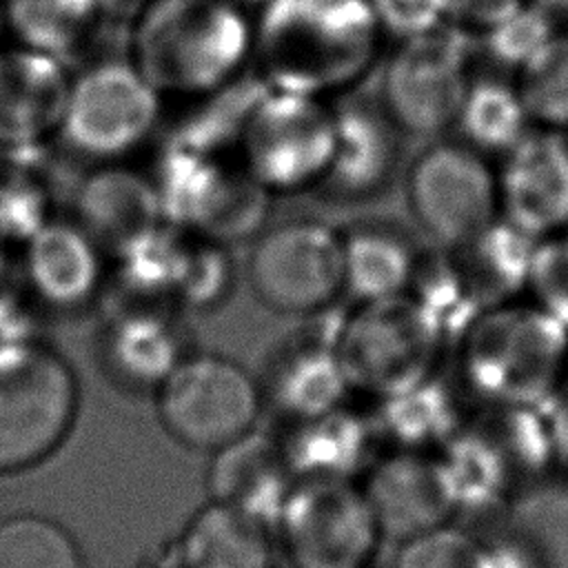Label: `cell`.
<instances>
[{"mask_svg":"<svg viewBox=\"0 0 568 568\" xmlns=\"http://www.w3.org/2000/svg\"><path fill=\"white\" fill-rule=\"evenodd\" d=\"M386 42L371 0H264L251 71L266 89L335 102L379 67Z\"/></svg>","mask_w":568,"mask_h":568,"instance_id":"cell-1","label":"cell"},{"mask_svg":"<svg viewBox=\"0 0 568 568\" xmlns=\"http://www.w3.org/2000/svg\"><path fill=\"white\" fill-rule=\"evenodd\" d=\"M126 55L164 100L200 102L246 78L253 9L242 0H149L129 24Z\"/></svg>","mask_w":568,"mask_h":568,"instance_id":"cell-2","label":"cell"},{"mask_svg":"<svg viewBox=\"0 0 568 568\" xmlns=\"http://www.w3.org/2000/svg\"><path fill=\"white\" fill-rule=\"evenodd\" d=\"M151 175L164 222L184 233L231 246L266 226L273 197L244 171L235 151L164 140Z\"/></svg>","mask_w":568,"mask_h":568,"instance_id":"cell-3","label":"cell"},{"mask_svg":"<svg viewBox=\"0 0 568 568\" xmlns=\"http://www.w3.org/2000/svg\"><path fill=\"white\" fill-rule=\"evenodd\" d=\"M462 337L466 371L504 386L506 406L548 404L568 382V328L526 297L481 311Z\"/></svg>","mask_w":568,"mask_h":568,"instance_id":"cell-4","label":"cell"},{"mask_svg":"<svg viewBox=\"0 0 568 568\" xmlns=\"http://www.w3.org/2000/svg\"><path fill=\"white\" fill-rule=\"evenodd\" d=\"M335 146V102L262 91L248 104L235 138L244 171L271 197L315 193Z\"/></svg>","mask_w":568,"mask_h":568,"instance_id":"cell-5","label":"cell"},{"mask_svg":"<svg viewBox=\"0 0 568 568\" xmlns=\"http://www.w3.org/2000/svg\"><path fill=\"white\" fill-rule=\"evenodd\" d=\"M164 98L129 55H102L71 75L55 140L82 162H126L160 131Z\"/></svg>","mask_w":568,"mask_h":568,"instance_id":"cell-6","label":"cell"},{"mask_svg":"<svg viewBox=\"0 0 568 568\" xmlns=\"http://www.w3.org/2000/svg\"><path fill=\"white\" fill-rule=\"evenodd\" d=\"M470 80L468 33L439 24L393 42L379 62L377 102L406 138L435 140L453 131Z\"/></svg>","mask_w":568,"mask_h":568,"instance_id":"cell-7","label":"cell"},{"mask_svg":"<svg viewBox=\"0 0 568 568\" xmlns=\"http://www.w3.org/2000/svg\"><path fill=\"white\" fill-rule=\"evenodd\" d=\"M244 273L255 300L277 315L328 311L344 295L339 229L311 215L266 224L251 240Z\"/></svg>","mask_w":568,"mask_h":568,"instance_id":"cell-8","label":"cell"},{"mask_svg":"<svg viewBox=\"0 0 568 568\" xmlns=\"http://www.w3.org/2000/svg\"><path fill=\"white\" fill-rule=\"evenodd\" d=\"M78 406L71 366L38 342L0 344V470L31 466L67 435Z\"/></svg>","mask_w":568,"mask_h":568,"instance_id":"cell-9","label":"cell"},{"mask_svg":"<svg viewBox=\"0 0 568 568\" xmlns=\"http://www.w3.org/2000/svg\"><path fill=\"white\" fill-rule=\"evenodd\" d=\"M404 200L437 246H459L499 217L497 164L459 138L430 140L406 166Z\"/></svg>","mask_w":568,"mask_h":568,"instance_id":"cell-10","label":"cell"},{"mask_svg":"<svg viewBox=\"0 0 568 568\" xmlns=\"http://www.w3.org/2000/svg\"><path fill=\"white\" fill-rule=\"evenodd\" d=\"M260 408L255 377L220 353H186L155 388L162 428L195 450L213 453L251 433Z\"/></svg>","mask_w":568,"mask_h":568,"instance_id":"cell-11","label":"cell"},{"mask_svg":"<svg viewBox=\"0 0 568 568\" xmlns=\"http://www.w3.org/2000/svg\"><path fill=\"white\" fill-rule=\"evenodd\" d=\"M444 337L437 320L406 293L355 304L333 344L348 384H373L393 395L428 379Z\"/></svg>","mask_w":568,"mask_h":568,"instance_id":"cell-12","label":"cell"},{"mask_svg":"<svg viewBox=\"0 0 568 568\" xmlns=\"http://www.w3.org/2000/svg\"><path fill=\"white\" fill-rule=\"evenodd\" d=\"M288 568H366L382 528L348 479H297L277 521Z\"/></svg>","mask_w":568,"mask_h":568,"instance_id":"cell-13","label":"cell"},{"mask_svg":"<svg viewBox=\"0 0 568 568\" xmlns=\"http://www.w3.org/2000/svg\"><path fill=\"white\" fill-rule=\"evenodd\" d=\"M404 138L377 98L348 93L335 100V146L315 193L339 204L377 197L397 175Z\"/></svg>","mask_w":568,"mask_h":568,"instance_id":"cell-14","label":"cell"},{"mask_svg":"<svg viewBox=\"0 0 568 568\" xmlns=\"http://www.w3.org/2000/svg\"><path fill=\"white\" fill-rule=\"evenodd\" d=\"M499 217L541 240L568 231V133L532 126L497 162Z\"/></svg>","mask_w":568,"mask_h":568,"instance_id":"cell-15","label":"cell"},{"mask_svg":"<svg viewBox=\"0 0 568 568\" xmlns=\"http://www.w3.org/2000/svg\"><path fill=\"white\" fill-rule=\"evenodd\" d=\"M71 197V217L109 260L138 248L166 224L151 171L129 162L89 166L78 178Z\"/></svg>","mask_w":568,"mask_h":568,"instance_id":"cell-16","label":"cell"},{"mask_svg":"<svg viewBox=\"0 0 568 568\" xmlns=\"http://www.w3.org/2000/svg\"><path fill=\"white\" fill-rule=\"evenodd\" d=\"M71 71L64 60L0 44V151L29 149L58 138Z\"/></svg>","mask_w":568,"mask_h":568,"instance_id":"cell-17","label":"cell"},{"mask_svg":"<svg viewBox=\"0 0 568 568\" xmlns=\"http://www.w3.org/2000/svg\"><path fill=\"white\" fill-rule=\"evenodd\" d=\"M29 293L53 308H78L104 288L109 257L73 217H49L22 246Z\"/></svg>","mask_w":568,"mask_h":568,"instance_id":"cell-18","label":"cell"},{"mask_svg":"<svg viewBox=\"0 0 568 568\" xmlns=\"http://www.w3.org/2000/svg\"><path fill=\"white\" fill-rule=\"evenodd\" d=\"M295 481L282 442L255 428L213 450L209 466L213 504L242 513L262 526H275Z\"/></svg>","mask_w":568,"mask_h":568,"instance_id":"cell-19","label":"cell"},{"mask_svg":"<svg viewBox=\"0 0 568 568\" xmlns=\"http://www.w3.org/2000/svg\"><path fill=\"white\" fill-rule=\"evenodd\" d=\"M382 528V535L408 539L448 524L455 508L444 464L417 453L384 459L362 488Z\"/></svg>","mask_w":568,"mask_h":568,"instance_id":"cell-20","label":"cell"},{"mask_svg":"<svg viewBox=\"0 0 568 568\" xmlns=\"http://www.w3.org/2000/svg\"><path fill=\"white\" fill-rule=\"evenodd\" d=\"M344 295L355 304L406 295L422 246L390 217H359L339 229Z\"/></svg>","mask_w":568,"mask_h":568,"instance_id":"cell-21","label":"cell"},{"mask_svg":"<svg viewBox=\"0 0 568 568\" xmlns=\"http://www.w3.org/2000/svg\"><path fill=\"white\" fill-rule=\"evenodd\" d=\"M104 348L118 375L133 384H158L189 353L175 308H118L104 335Z\"/></svg>","mask_w":568,"mask_h":568,"instance_id":"cell-22","label":"cell"},{"mask_svg":"<svg viewBox=\"0 0 568 568\" xmlns=\"http://www.w3.org/2000/svg\"><path fill=\"white\" fill-rule=\"evenodd\" d=\"M535 242L504 217L459 246H448L481 311L524 297Z\"/></svg>","mask_w":568,"mask_h":568,"instance_id":"cell-23","label":"cell"},{"mask_svg":"<svg viewBox=\"0 0 568 568\" xmlns=\"http://www.w3.org/2000/svg\"><path fill=\"white\" fill-rule=\"evenodd\" d=\"M530 129L532 122L513 75L473 73L455 118V138L486 158L499 160Z\"/></svg>","mask_w":568,"mask_h":568,"instance_id":"cell-24","label":"cell"},{"mask_svg":"<svg viewBox=\"0 0 568 568\" xmlns=\"http://www.w3.org/2000/svg\"><path fill=\"white\" fill-rule=\"evenodd\" d=\"M7 33L22 47L69 62L109 22L100 0H2Z\"/></svg>","mask_w":568,"mask_h":568,"instance_id":"cell-25","label":"cell"},{"mask_svg":"<svg viewBox=\"0 0 568 568\" xmlns=\"http://www.w3.org/2000/svg\"><path fill=\"white\" fill-rule=\"evenodd\" d=\"M49 142L0 151V242L20 248L53 217V178Z\"/></svg>","mask_w":568,"mask_h":568,"instance_id":"cell-26","label":"cell"},{"mask_svg":"<svg viewBox=\"0 0 568 568\" xmlns=\"http://www.w3.org/2000/svg\"><path fill=\"white\" fill-rule=\"evenodd\" d=\"M260 521L211 504L182 532L184 568H266L268 544Z\"/></svg>","mask_w":568,"mask_h":568,"instance_id":"cell-27","label":"cell"},{"mask_svg":"<svg viewBox=\"0 0 568 568\" xmlns=\"http://www.w3.org/2000/svg\"><path fill=\"white\" fill-rule=\"evenodd\" d=\"M273 384L280 406L304 419L337 408V399L348 384L333 342H302L284 348L273 368Z\"/></svg>","mask_w":568,"mask_h":568,"instance_id":"cell-28","label":"cell"},{"mask_svg":"<svg viewBox=\"0 0 568 568\" xmlns=\"http://www.w3.org/2000/svg\"><path fill=\"white\" fill-rule=\"evenodd\" d=\"M293 422H297V433L282 446L295 477L348 479V473L364 455L362 424L337 408Z\"/></svg>","mask_w":568,"mask_h":568,"instance_id":"cell-29","label":"cell"},{"mask_svg":"<svg viewBox=\"0 0 568 568\" xmlns=\"http://www.w3.org/2000/svg\"><path fill=\"white\" fill-rule=\"evenodd\" d=\"M235 282L231 246L184 233L175 257V308L206 311L222 304Z\"/></svg>","mask_w":568,"mask_h":568,"instance_id":"cell-30","label":"cell"},{"mask_svg":"<svg viewBox=\"0 0 568 568\" xmlns=\"http://www.w3.org/2000/svg\"><path fill=\"white\" fill-rule=\"evenodd\" d=\"M532 126L568 133V29L515 75Z\"/></svg>","mask_w":568,"mask_h":568,"instance_id":"cell-31","label":"cell"},{"mask_svg":"<svg viewBox=\"0 0 568 568\" xmlns=\"http://www.w3.org/2000/svg\"><path fill=\"white\" fill-rule=\"evenodd\" d=\"M0 568H82V557L60 524L18 515L0 524Z\"/></svg>","mask_w":568,"mask_h":568,"instance_id":"cell-32","label":"cell"},{"mask_svg":"<svg viewBox=\"0 0 568 568\" xmlns=\"http://www.w3.org/2000/svg\"><path fill=\"white\" fill-rule=\"evenodd\" d=\"M559 22L550 13L526 0L477 38L495 71L515 75L559 33Z\"/></svg>","mask_w":568,"mask_h":568,"instance_id":"cell-33","label":"cell"},{"mask_svg":"<svg viewBox=\"0 0 568 568\" xmlns=\"http://www.w3.org/2000/svg\"><path fill=\"white\" fill-rule=\"evenodd\" d=\"M524 297L568 328V231L535 242Z\"/></svg>","mask_w":568,"mask_h":568,"instance_id":"cell-34","label":"cell"},{"mask_svg":"<svg viewBox=\"0 0 568 568\" xmlns=\"http://www.w3.org/2000/svg\"><path fill=\"white\" fill-rule=\"evenodd\" d=\"M481 550L475 537L442 524L402 539L393 568H481Z\"/></svg>","mask_w":568,"mask_h":568,"instance_id":"cell-35","label":"cell"},{"mask_svg":"<svg viewBox=\"0 0 568 568\" xmlns=\"http://www.w3.org/2000/svg\"><path fill=\"white\" fill-rule=\"evenodd\" d=\"M388 42L426 33L442 24L430 0H371Z\"/></svg>","mask_w":568,"mask_h":568,"instance_id":"cell-36","label":"cell"},{"mask_svg":"<svg viewBox=\"0 0 568 568\" xmlns=\"http://www.w3.org/2000/svg\"><path fill=\"white\" fill-rule=\"evenodd\" d=\"M442 24L479 36L526 0H430Z\"/></svg>","mask_w":568,"mask_h":568,"instance_id":"cell-37","label":"cell"},{"mask_svg":"<svg viewBox=\"0 0 568 568\" xmlns=\"http://www.w3.org/2000/svg\"><path fill=\"white\" fill-rule=\"evenodd\" d=\"M29 293L20 248L0 242V306L20 304Z\"/></svg>","mask_w":568,"mask_h":568,"instance_id":"cell-38","label":"cell"},{"mask_svg":"<svg viewBox=\"0 0 568 568\" xmlns=\"http://www.w3.org/2000/svg\"><path fill=\"white\" fill-rule=\"evenodd\" d=\"M548 404H550V413L546 417V424H548L555 466L568 473V382Z\"/></svg>","mask_w":568,"mask_h":568,"instance_id":"cell-39","label":"cell"},{"mask_svg":"<svg viewBox=\"0 0 568 568\" xmlns=\"http://www.w3.org/2000/svg\"><path fill=\"white\" fill-rule=\"evenodd\" d=\"M146 2L149 0H100V7L109 22L131 24V20L144 9Z\"/></svg>","mask_w":568,"mask_h":568,"instance_id":"cell-40","label":"cell"},{"mask_svg":"<svg viewBox=\"0 0 568 568\" xmlns=\"http://www.w3.org/2000/svg\"><path fill=\"white\" fill-rule=\"evenodd\" d=\"M530 2H535L546 13H550L559 24L568 22V0H530Z\"/></svg>","mask_w":568,"mask_h":568,"instance_id":"cell-41","label":"cell"},{"mask_svg":"<svg viewBox=\"0 0 568 568\" xmlns=\"http://www.w3.org/2000/svg\"><path fill=\"white\" fill-rule=\"evenodd\" d=\"M7 33V22H4V9H2V0H0V40Z\"/></svg>","mask_w":568,"mask_h":568,"instance_id":"cell-42","label":"cell"},{"mask_svg":"<svg viewBox=\"0 0 568 568\" xmlns=\"http://www.w3.org/2000/svg\"><path fill=\"white\" fill-rule=\"evenodd\" d=\"M242 2H244V4H248L251 9H255V7H257V4H262L264 0H242Z\"/></svg>","mask_w":568,"mask_h":568,"instance_id":"cell-43","label":"cell"},{"mask_svg":"<svg viewBox=\"0 0 568 568\" xmlns=\"http://www.w3.org/2000/svg\"><path fill=\"white\" fill-rule=\"evenodd\" d=\"M366 568H371V566H366Z\"/></svg>","mask_w":568,"mask_h":568,"instance_id":"cell-44","label":"cell"}]
</instances>
